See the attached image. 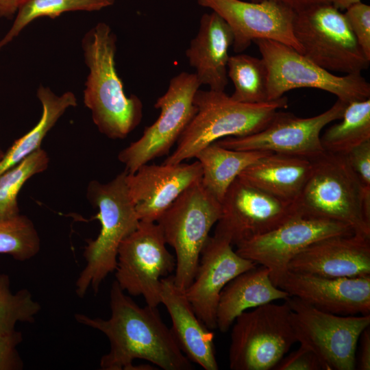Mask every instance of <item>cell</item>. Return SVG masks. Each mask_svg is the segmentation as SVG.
<instances>
[{
    "label": "cell",
    "instance_id": "obj_34",
    "mask_svg": "<svg viewBox=\"0 0 370 370\" xmlns=\"http://www.w3.org/2000/svg\"><path fill=\"white\" fill-rule=\"evenodd\" d=\"M22 341L21 332L16 330L8 333L0 332V370L23 368V361L17 349Z\"/></svg>",
    "mask_w": 370,
    "mask_h": 370
},
{
    "label": "cell",
    "instance_id": "obj_41",
    "mask_svg": "<svg viewBox=\"0 0 370 370\" xmlns=\"http://www.w3.org/2000/svg\"><path fill=\"white\" fill-rule=\"evenodd\" d=\"M4 152L2 151V149L0 148V160L3 157Z\"/></svg>",
    "mask_w": 370,
    "mask_h": 370
},
{
    "label": "cell",
    "instance_id": "obj_10",
    "mask_svg": "<svg viewBox=\"0 0 370 370\" xmlns=\"http://www.w3.org/2000/svg\"><path fill=\"white\" fill-rule=\"evenodd\" d=\"M291 322L297 342L312 349L323 370H354L362 332L370 325V314L339 315L327 312L290 296Z\"/></svg>",
    "mask_w": 370,
    "mask_h": 370
},
{
    "label": "cell",
    "instance_id": "obj_18",
    "mask_svg": "<svg viewBox=\"0 0 370 370\" xmlns=\"http://www.w3.org/2000/svg\"><path fill=\"white\" fill-rule=\"evenodd\" d=\"M276 286L290 296L327 312L370 314V275L326 278L288 270Z\"/></svg>",
    "mask_w": 370,
    "mask_h": 370
},
{
    "label": "cell",
    "instance_id": "obj_40",
    "mask_svg": "<svg viewBox=\"0 0 370 370\" xmlns=\"http://www.w3.org/2000/svg\"><path fill=\"white\" fill-rule=\"evenodd\" d=\"M331 3L339 10H345L351 5L358 3L361 0H330Z\"/></svg>",
    "mask_w": 370,
    "mask_h": 370
},
{
    "label": "cell",
    "instance_id": "obj_21",
    "mask_svg": "<svg viewBox=\"0 0 370 370\" xmlns=\"http://www.w3.org/2000/svg\"><path fill=\"white\" fill-rule=\"evenodd\" d=\"M161 284V304L171 317V330L178 347L191 362L205 370H218L214 332L196 315L173 275L163 278Z\"/></svg>",
    "mask_w": 370,
    "mask_h": 370
},
{
    "label": "cell",
    "instance_id": "obj_44",
    "mask_svg": "<svg viewBox=\"0 0 370 370\" xmlns=\"http://www.w3.org/2000/svg\"><path fill=\"white\" fill-rule=\"evenodd\" d=\"M0 42H1V39H0ZM1 45H0V50H1Z\"/></svg>",
    "mask_w": 370,
    "mask_h": 370
},
{
    "label": "cell",
    "instance_id": "obj_7",
    "mask_svg": "<svg viewBox=\"0 0 370 370\" xmlns=\"http://www.w3.org/2000/svg\"><path fill=\"white\" fill-rule=\"evenodd\" d=\"M232 325L229 349L232 370L273 369L297 342L285 301L245 310Z\"/></svg>",
    "mask_w": 370,
    "mask_h": 370
},
{
    "label": "cell",
    "instance_id": "obj_28",
    "mask_svg": "<svg viewBox=\"0 0 370 370\" xmlns=\"http://www.w3.org/2000/svg\"><path fill=\"white\" fill-rule=\"evenodd\" d=\"M227 77L234 85L232 99L245 103L268 101V73L264 60L247 54L237 53L229 58Z\"/></svg>",
    "mask_w": 370,
    "mask_h": 370
},
{
    "label": "cell",
    "instance_id": "obj_30",
    "mask_svg": "<svg viewBox=\"0 0 370 370\" xmlns=\"http://www.w3.org/2000/svg\"><path fill=\"white\" fill-rule=\"evenodd\" d=\"M110 5L106 0H27L18 10L12 25L1 39V48L39 17L55 18L71 11H97Z\"/></svg>",
    "mask_w": 370,
    "mask_h": 370
},
{
    "label": "cell",
    "instance_id": "obj_8",
    "mask_svg": "<svg viewBox=\"0 0 370 370\" xmlns=\"http://www.w3.org/2000/svg\"><path fill=\"white\" fill-rule=\"evenodd\" d=\"M254 42L267 69L268 101L299 88L324 90L347 103L370 98V84L361 74L336 75L282 42L267 39Z\"/></svg>",
    "mask_w": 370,
    "mask_h": 370
},
{
    "label": "cell",
    "instance_id": "obj_20",
    "mask_svg": "<svg viewBox=\"0 0 370 370\" xmlns=\"http://www.w3.org/2000/svg\"><path fill=\"white\" fill-rule=\"evenodd\" d=\"M288 270L326 278L370 275V237L354 233L321 239L297 254Z\"/></svg>",
    "mask_w": 370,
    "mask_h": 370
},
{
    "label": "cell",
    "instance_id": "obj_36",
    "mask_svg": "<svg viewBox=\"0 0 370 370\" xmlns=\"http://www.w3.org/2000/svg\"><path fill=\"white\" fill-rule=\"evenodd\" d=\"M345 156L361 182L370 187V140L357 145Z\"/></svg>",
    "mask_w": 370,
    "mask_h": 370
},
{
    "label": "cell",
    "instance_id": "obj_23",
    "mask_svg": "<svg viewBox=\"0 0 370 370\" xmlns=\"http://www.w3.org/2000/svg\"><path fill=\"white\" fill-rule=\"evenodd\" d=\"M289 297L274 284L269 270L258 264L234 278L222 290L217 310V329L225 332L247 309L275 300L285 301Z\"/></svg>",
    "mask_w": 370,
    "mask_h": 370
},
{
    "label": "cell",
    "instance_id": "obj_17",
    "mask_svg": "<svg viewBox=\"0 0 370 370\" xmlns=\"http://www.w3.org/2000/svg\"><path fill=\"white\" fill-rule=\"evenodd\" d=\"M257 264L238 254L230 241L217 234L209 236L200 254L193 280L184 293L199 319L217 329V310L223 288Z\"/></svg>",
    "mask_w": 370,
    "mask_h": 370
},
{
    "label": "cell",
    "instance_id": "obj_31",
    "mask_svg": "<svg viewBox=\"0 0 370 370\" xmlns=\"http://www.w3.org/2000/svg\"><path fill=\"white\" fill-rule=\"evenodd\" d=\"M40 249V238L32 221L25 215L0 220V254L18 261L29 260Z\"/></svg>",
    "mask_w": 370,
    "mask_h": 370
},
{
    "label": "cell",
    "instance_id": "obj_22",
    "mask_svg": "<svg viewBox=\"0 0 370 370\" xmlns=\"http://www.w3.org/2000/svg\"><path fill=\"white\" fill-rule=\"evenodd\" d=\"M233 34L228 24L216 12L205 13L198 32L186 50L190 66L201 85L225 91L228 83L227 66Z\"/></svg>",
    "mask_w": 370,
    "mask_h": 370
},
{
    "label": "cell",
    "instance_id": "obj_3",
    "mask_svg": "<svg viewBox=\"0 0 370 370\" xmlns=\"http://www.w3.org/2000/svg\"><path fill=\"white\" fill-rule=\"evenodd\" d=\"M309 177L296 210L304 215L338 221L370 237V187L353 171L345 155L325 151L312 160Z\"/></svg>",
    "mask_w": 370,
    "mask_h": 370
},
{
    "label": "cell",
    "instance_id": "obj_19",
    "mask_svg": "<svg viewBox=\"0 0 370 370\" xmlns=\"http://www.w3.org/2000/svg\"><path fill=\"white\" fill-rule=\"evenodd\" d=\"M202 169L193 163L145 164L126 182L140 221L156 222L163 212L187 188L201 181Z\"/></svg>",
    "mask_w": 370,
    "mask_h": 370
},
{
    "label": "cell",
    "instance_id": "obj_13",
    "mask_svg": "<svg viewBox=\"0 0 370 370\" xmlns=\"http://www.w3.org/2000/svg\"><path fill=\"white\" fill-rule=\"evenodd\" d=\"M354 233L343 223L304 215L296 210L275 229L238 243L236 252L267 267L276 286L288 271L289 262L308 246L327 237Z\"/></svg>",
    "mask_w": 370,
    "mask_h": 370
},
{
    "label": "cell",
    "instance_id": "obj_24",
    "mask_svg": "<svg viewBox=\"0 0 370 370\" xmlns=\"http://www.w3.org/2000/svg\"><path fill=\"white\" fill-rule=\"evenodd\" d=\"M312 166V160L305 158L269 153L244 169L238 177L282 200L294 202Z\"/></svg>",
    "mask_w": 370,
    "mask_h": 370
},
{
    "label": "cell",
    "instance_id": "obj_2",
    "mask_svg": "<svg viewBox=\"0 0 370 370\" xmlns=\"http://www.w3.org/2000/svg\"><path fill=\"white\" fill-rule=\"evenodd\" d=\"M88 75L84 103L99 132L111 139L126 138L141 122L143 106L135 95L127 96L115 66L116 36L103 22L89 29L82 40Z\"/></svg>",
    "mask_w": 370,
    "mask_h": 370
},
{
    "label": "cell",
    "instance_id": "obj_11",
    "mask_svg": "<svg viewBox=\"0 0 370 370\" xmlns=\"http://www.w3.org/2000/svg\"><path fill=\"white\" fill-rule=\"evenodd\" d=\"M200 86L195 73L182 72L171 79L166 91L154 104L160 110L158 118L118 154L128 173L169 153L197 112L194 97Z\"/></svg>",
    "mask_w": 370,
    "mask_h": 370
},
{
    "label": "cell",
    "instance_id": "obj_26",
    "mask_svg": "<svg viewBox=\"0 0 370 370\" xmlns=\"http://www.w3.org/2000/svg\"><path fill=\"white\" fill-rule=\"evenodd\" d=\"M36 96L42 105L41 117L32 129L4 152L0 160V175L41 148L44 138L66 110L77 106L76 97L71 91L57 95L49 87L40 85Z\"/></svg>",
    "mask_w": 370,
    "mask_h": 370
},
{
    "label": "cell",
    "instance_id": "obj_16",
    "mask_svg": "<svg viewBox=\"0 0 370 370\" xmlns=\"http://www.w3.org/2000/svg\"><path fill=\"white\" fill-rule=\"evenodd\" d=\"M197 3L218 14L228 24L233 34V50L236 53L244 51L258 39L280 42L302 53L293 33L296 12L276 0H197Z\"/></svg>",
    "mask_w": 370,
    "mask_h": 370
},
{
    "label": "cell",
    "instance_id": "obj_33",
    "mask_svg": "<svg viewBox=\"0 0 370 370\" xmlns=\"http://www.w3.org/2000/svg\"><path fill=\"white\" fill-rule=\"evenodd\" d=\"M343 14L358 45L370 59V6L360 1L351 5Z\"/></svg>",
    "mask_w": 370,
    "mask_h": 370
},
{
    "label": "cell",
    "instance_id": "obj_4",
    "mask_svg": "<svg viewBox=\"0 0 370 370\" xmlns=\"http://www.w3.org/2000/svg\"><path fill=\"white\" fill-rule=\"evenodd\" d=\"M197 112L163 163L177 164L195 158L208 145L225 137H241L264 129L275 113L287 107L284 96L260 103L234 101L225 91L199 89L194 97Z\"/></svg>",
    "mask_w": 370,
    "mask_h": 370
},
{
    "label": "cell",
    "instance_id": "obj_32",
    "mask_svg": "<svg viewBox=\"0 0 370 370\" xmlns=\"http://www.w3.org/2000/svg\"><path fill=\"white\" fill-rule=\"evenodd\" d=\"M40 310L29 290L23 288L12 293L9 275L0 273V332L15 330L18 322L34 323Z\"/></svg>",
    "mask_w": 370,
    "mask_h": 370
},
{
    "label": "cell",
    "instance_id": "obj_5",
    "mask_svg": "<svg viewBox=\"0 0 370 370\" xmlns=\"http://www.w3.org/2000/svg\"><path fill=\"white\" fill-rule=\"evenodd\" d=\"M126 175L125 170L107 183L92 180L88 185L86 197L98 209L95 218L99 221L101 229L97 237L88 240L84 247L86 264L75 282L79 297H84L90 288L95 294L98 293L106 278L116 269L120 244L139 225Z\"/></svg>",
    "mask_w": 370,
    "mask_h": 370
},
{
    "label": "cell",
    "instance_id": "obj_37",
    "mask_svg": "<svg viewBox=\"0 0 370 370\" xmlns=\"http://www.w3.org/2000/svg\"><path fill=\"white\" fill-rule=\"evenodd\" d=\"M358 358V369H370V328H366L361 333Z\"/></svg>",
    "mask_w": 370,
    "mask_h": 370
},
{
    "label": "cell",
    "instance_id": "obj_42",
    "mask_svg": "<svg viewBox=\"0 0 370 370\" xmlns=\"http://www.w3.org/2000/svg\"><path fill=\"white\" fill-rule=\"evenodd\" d=\"M110 5L113 4L115 0H106Z\"/></svg>",
    "mask_w": 370,
    "mask_h": 370
},
{
    "label": "cell",
    "instance_id": "obj_12",
    "mask_svg": "<svg viewBox=\"0 0 370 370\" xmlns=\"http://www.w3.org/2000/svg\"><path fill=\"white\" fill-rule=\"evenodd\" d=\"M166 245L156 222L140 221L118 249L115 281L129 295L143 296L151 307L161 304L162 279L176 267L175 257Z\"/></svg>",
    "mask_w": 370,
    "mask_h": 370
},
{
    "label": "cell",
    "instance_id": "obj_6",
    "mask_svg": "<svg viewBox=\"0 0 370 370\" xmlns=\"http://www.w3.org/2000/svg\"><path fill=\"white\" fill-rule=\"evenodd\" d=\"M221 215V202L200 181L184 191L156 221L166 244L175 251L173 277L181 290L184 291L192 283L201 251Z\"/></svg>",
    "mask_w": 370,
    "mask_h": 370
},
{
    "label": "cell",
    "instance_id": "obj_9",
    "mask_svg": "<svg viewBox=\"0 0 370 370\" xmlns=\"http://www.w3.org/2000/svg\"><path fill=\"white\" fill-rule=\"evenodd\" d=\"M293 33L302 54L328 71L361 74L368 58L347 21L332 3L317 5L296 12Z\"/></svg>",
    "mask_w": 370,
    "mask_h": 370
},
{
    "label": "cell",
    "instance_id": "obj_15",
    "mask_svg": "<svg viewBox=\"0 0 370 370\" xmlns=\"http://www.w3.org/2000/svg\"><path fill=\"white\" fill-rule=\"evenodd\" d=\"M214 234L232 245L278 227L296 212L293 202L282 200L237 177L221 201Z\"/></svg>",
    "mask_w": 370,
    "mask_h": 370
},
{
    "label": "cell",
    "instance_id": "obj_27",
    "mask_svg": "<svg viewBox=\"0 0 370 370\" xmlns=\"http://www.w3.org/2000/svg\"><path fill=\"white\" fill-rule=\"evenodd\" d=\"M341 119L325 130L321 142L325 151L347 155L370 140V98L348 103Z\"/></svg>",
    "mask_w": 370,
    "mask_h": 370
},
{
    "label": "cell",
    "instance_id": "obj_1",
    "mask_svg": "<svg viewBox=\"0 0 370 370\" xmlns=\"http://www.w3.org/2000/svg\"><path fill=\"white\" fill-rule=\"evenodd\" d=\"M108 319L77 313L76 321L103 333L109 340L108 353L100 360L103 370H152L149 365H134L143 359L164 370H190L192 362L178 347L171 330L156 307L139 306L114 281L110 294Z\"/></svg>",
    "mask_w": 370,
    "mask_h": 370
},
{
    "label": "cell",
    "instance_id": "obj_25",
    "mask_svg": "<svg viewBox=\"0 0 370 370\" xmlns=\"http://www.w3.org/2000/svg\"><path fill=\"white\" fill-rule=\"evenodd\" d=\"M269 153L231 149L214 142L195 156L202 169L201 183L221 203L227 190L241 173Z\"/></svg>",
    "mask_w": 370,
    "mask_h": 370
},
{
    "label": "cell",
    "instance_id": "obj_38",
    "mask_svg": "<svg viewBox=\"0 0 370 370\" xmlns=\"http://www.w3.org/2000/svg\"><path fill=\"white\" fill-rule=\"evenodd\" d=\"M291 8L295 12H299L311 7L331 3L330 0H276Z\"/></svg>",
    "mask_w": 370,
    "mask_h": 370
},
{
    "label": "cell",
    "instance_id": "obj_43",
    "mask_svg": "<svg viewBox=\"0 0 370 370\" xmlns=\"http://www.w3.org/2000/svg\"><path fill=\"white\" fill-rule=\"evenodd\" d=\"M261 1H262V0H250V1H251V2H260Z\"/></svg>",
    "mask_w": 370,
    "mask_h": 370
},
{
    "label": "cell",
    "instance_id": "obj_29",
    "mask_svg": "<svg viewBox=\"0 0 370 370\" xmlns=\"http://www.w3.org/2000/svg\"><path fill=\"white\" fill-rule=\"evenodd\" d=\"M49 157L39 148L0 175V220L20 214L17 197L25 183L32 176L47 169Z\"/></svg>",
    "mask_w": 370,
    "mask_h": 370
},
{
    "label": "cell",
    "instance_id": "obj_39",
    "mask_svg": "<svg viewBox=\"0 0 370 370\" xmlns=\"http://www.w3.org/2000/svg\"><path fill=\"white\" fill-rule=\"evenodd\" d=\"M27 0H0V17L11 19Z\"/></svg>",
    "mask_w": 370,
    "mask_h": 370
},
{
    "label": "cell",
    "instance_id": "obj_35",
    "mask_svg": "<svg viewBox=\"0 0 370 370\" xmlns=\"http://www.w3.org/2000/svg\"><path fill=\"white\" fill-rule=\"evenodd\" d=\"M275 370H323L321 362L307 346L300 344L299 348L283 357L274 367Z\"/></svg>",
    "mask_w": 370,
    "mask_h": 370
},
{
    "label": "cell",
    "instance_id": "obj_14",
    "mask_svg": "<svg viewBox=\"0 0 370 370\" xmlns=\"http://www.w3.org/2000/svg\"><path fill=\"white\" fill-rule=\"evenodd\" d=\"M347 104L337 99L326 111L308 118L279 110L262 130L241 137H225L216 143L231 149L267 151L312 160L325 151L321 142L322 130L341 119Z\"/></svg>",
    "mask_w": 370,
    "mask_h": 370
}]
</instances>
